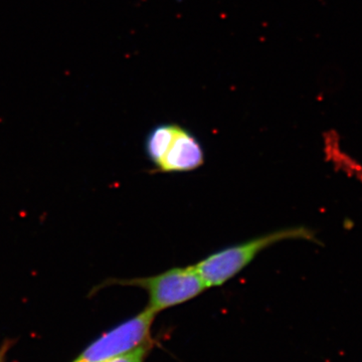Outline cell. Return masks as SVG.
<instances>
[{"instance_id": "6da1fadb", "label": "cell", "mask_w": 362, "mask_h": 362, "mask_svg": "<svg viewBox=\"0 0 362 362\" xmlns=\"http://www.w3.org/2000/svg\"><path fill=\"white\" fill-rule=\"evenodd\" d=\"M289 240H306L317 243L316 233L306 226L281 228L259 235L242 244L233 245L209 255L194 265L207 288L218 287L246 269L259 252L273 245Z\"/></svg>"}, {"instance_id": "7a4b0ae2", "label": "cell", "mask_w": 362, "mask_h": 362, "mask_svg": "<svg viewBox=\"0 0 362 362\" xmlns=\"http://www.w3.org/2000/svg\"><path fill=\"white\" fill-rule=\"evenodd\" d=\"M113 285L131 286L145 290L148 294L146 307L156 315L159 312L194 299L207 289L194 265L170 269L150 277L110 279L97 286L93 291Z\"/></svg>"}, {"instance_id": "3957f363", "label": "cell", "mask_w": 362, "mask_h": 362, "mask_svg": "<svg viewBox=\"0 0 362 362\" xmlns=\"http://www.w3.org/2000/svg\"><path fill=\"white\" fill-rule=\"evenodd\" d=\"M156 314L144 308L132 318L105 333L73 362H103L148 341Z\"/></svg>"}, {"instance_id": "277c9868", "label": "cell", "mask_w": 362, "mask_h": 362, "mask_svg": "<svg viewBox=\"0 0 362 362\" xmlns=\"http://www.w3.org/2000/svg\"><path fill=\"white\" fill-rule=\"evenodd\" d=\"M204 163L202 143L192 132L173 125V133L160 161L156 166L159 173H187L201 168Z\"/></svg>"}, {"instance_id": "5b68a950", "label": "cell", "mask_w": 362, "mask_h": 362, "mask_svg": "<svg viewBox=\"0 0 362 362\" xmlns=\"http://www.w3.org/2000/svg\"><path fill=\"white\" fill-rule=\"evenodd\" d=\"M152 347H153V341L150 339L129 352L103 362H144L151 351Z\"/></svg>"}, {"instance_id": "8992f818", "label": "cell", "mask_w": 362, "mask_h": 362, "mask_svg": "<svg viewBox=\"0 0 362 362\" xmlns=\"http://www.w3.org/2000/svg\"><path fill=\"white\" fill-rule=\"evenodd\" d=\"M7 346L2 347L0 349V362H4V357H6Z\"/></svg>"}]
</instances>
